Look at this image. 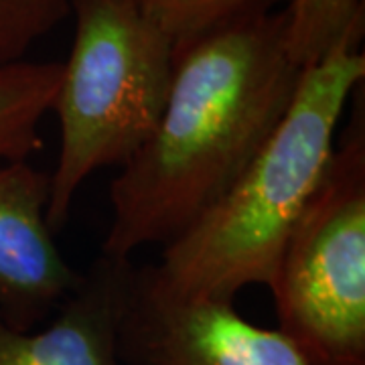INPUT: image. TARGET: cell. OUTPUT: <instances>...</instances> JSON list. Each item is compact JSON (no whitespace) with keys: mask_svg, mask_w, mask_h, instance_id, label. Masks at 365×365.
I'll return each mask as SVG.
<instances>
[{"mask_svg":"<svg viewBox=\"0 0 365 365\" xmlns=\"http://www.w3.org/2000/svg\"><path fill=\"white\" fill-rule=\"evenodd\" d=\"M300 71L288 53L282 9L179 49L157 128L110 187L102 256L128 262L136 250L167 246L195 223L276 128Z\"/></svg>","mask_w":365,"mask_h":365,"instance_id":"cell-1","label":"cell"},{"mask_svg":"<svg viewBox=\"0 0 365 365\" xmlns=\"http://www.w3.org/2000/svg\"><path fill=\"white\" fill-rule=\"evenodd\" d=\"M365 53L341 43L300 71L294 96L248 167L211 207L169 242L140 276L175 297L234 300L272 280L288 235L325 179L335 136Z\"/></svg>","mask_w":365,"mask_h":365,"instance_id":"cell-2","label":"cell"},{"mask_svg":"<svg viewBox=\"0 0 365 365\" xmlns=\"http://www.w3.org/2000/svg\"><path fill=\"white\" fill-rule=\"evenodd\" d=\"M73 45L51 112L59 155L49 173L47 223L59 232L96 170L124 165L155 132L177 59L175 43L132 0H69Z\"/></svg>","mask_w":365,"mask_h":365,"instance_id":"cell-3","label":"cell"},{"mask_svg":"<svg viewBox=\"0 0 365 365\" xmlns=\"http://www.w3.org/2000/svg\"><path fill=\"white\" fill-rule=\"evenodd\" d=\"M278 331L311 365H365V118L359 102L276 266Z\"/></svg>","mask_w":365,"mask_h":365,"instance_id":"cell-4","label":"cell"},{"mask_svg":"<svg viewBox=\"0 0 365 365\" xmlns=\"http://www.w3.org/2000/svg\"><path fill=\"white\" fill-rule=\"evenodd\" d=\"M126 365H311L278 329L256 325L234 300L175 297L132 272L118 331Z\"/></svg>","mask_w":365,"mask_h":365,"instance_id":"cell-5","label":"cell"},{"mask_svg":"<svg viewBox=\"0 0 365 365\" xmlns=\"http://www.w3.org/2000/svg\"><path fill=\"white\" fill-rule=\"evenodd\" d=\"M47 199V173L0 160V314L19 331L35 329L79 282L53 242Z\"/></svg>","mask_w":365,"mask_h":365,"instance_id":"cell-6","label":"cell"},{"mask_svg":"<svg viewBox=\"0 0 365 365\" xmlns=\"http://www.w3.org/2000/svg\"><path fill=\"white\" fill-rule=\"evenodd\" d=\"M130 280V262L102 256L47 327L19 331L0 314V365H126L118 331Z\"/></svg>","mask_w":365,"mask_h":365,"instance_id":"cell-7","label":"cell"},{"mask_svg":"<svg viewBox=\"0 0 365 365\" xmlns=\"http://www.w3.org/2000/svg\"><path fill=\"white\" fill-rule=\"evenodd\" d=\"M61 63L19 61L0 67V160H29L43 146L41 122L51 112Z\"/></svg>","mask_w":365,"mask_h":365,"instance_id":"cell-8","label":"cell"},{"mask_svg":"<svg viewBox=\"0 0 365 365\" xmlns=\"http://www.w3.org/2000/svg\"><path fill=\"white\" fill-rule=\"evenodd\" d=\"M292 61L304 69L321 61L341 43H361L364 0H288L282 9Z\"/></svg>","mask_w":365,"mask_h":365,"instance_id":"cell-9","label":"cell"},{"mask_svg":"<svg viewBox=\"0 0 365 365\" xmlns=\"http://www.w3.org/2000/svg\"><path fill=\"white\" fill-rule=\"evenodd\" d=\"M179 51L215 29L256 14L280 11L288 0H132Z\"/></svg>","mask_w":365,"mask_h":365,"instance_id":"cell-10","label":"cell"},{"mask_svg":"<svg viewBox=\"0 0 365 365\" xmlns=\"http://www.w3.org/2000/svg\"><path fill=\"white\" fill-rule=\"evenodd\" d=\"M69 13V0H0V67L25 61Z\"/></svg>","mask_w":365,"mask_h":365,"instance_id":"cell-11","label":"cell"}]
</instances>
